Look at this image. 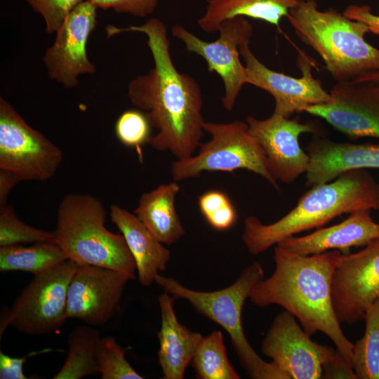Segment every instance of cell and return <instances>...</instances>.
<instances>
[{"label":"cell","instance_id":"obj_1","mask_svg":"<svg viewBox=\"0 0 379 379\" xmlns=\"http://www.w3.org/2000/svg\"><path fill=\"white\" fill-rule=\"evenodd\" d=\"M136 32L145 34L154 66L148 73L137 76L128 84L131 102L144 112L157 133L147 144L154 149L169 151L176 159L192 156L204 135L203 97L199 84L191 76L180 72L170 53L166 25L152 18L140 25L118 27L109 33Z\"/></svg>","mask_w":379,"mask_h":379},{"label":"cell","instance_id":"obj_2","mask_svg":"<svg viewBox=\"0 0 379 379\" xmlns=\"http://www.w3.org/2000/svg\"><path fill=\"white\" fill-rule=\"evenodd\" d=\"M341 254L331 250L302 255L276 245L274 272L253 286L248 298L259 307L281 306L310 336L319 331L324 333L353 368L354 344L343 333L332 302L333 277Z\"/></svg>","mask_w":379,"mask_h":379},{"label":"cell","instance_id":"obj_3","mask_svg":"<svg viewBox=\"0 0 379 379\" xmlns=\"http://www.w3.org/2000/svg\"><path fill=\"white\" fill-rule=\"evenodd\" d=\"M379 209V186L365 169H354L335 180L312 187L296 206L277 221L265 225L255 216L244 222L242 240L248 252L259 255L284 239L333 218L360 210Z\"/></svg>","mask_w":379,"mask_h":379},{"label":"cell","instance_id":"obj_4","mask_svg":"<svg viewBox=\"0 0 379 379\" xmlns=\"http://www.w3.org/2000/svg\"><path fill=\"white\" fill-rule=\"evenodd\" d=\"M286 18L298 38L320 56L337 82L379 71V49L366 41V23L332 8L319 10L315 0H300Z\"/></svg>","mask_w":379,"mask_h":379},{"label":"cell","instance_id":"obj_5","mask_svg":"<svg viewBox=\"0 0 379 379\" xmlns=\"http://www.w3.org/2000/svg\"><path fill=\"white\" fill-rule=\"evenodd\" d=\"M102 203L87 194H68L57 212L55 242L78 265H91L119 271L135 279L136 265L122 234L105 227Z\"/></svg>","mask_w":379,"mask_h":379},{"label":"cell","instance_id":"obj_6","mask_svg":"<svg viewBox=\"0 0 379 379\" xmlns=\"http://www.w3.org/2000/svg\"><path fill=\"white\" fill-rule=\"evenodd\" d=\"M264 277L260 263L244 268L230 286L214 291L188 288L173 278L158 274L154 282L175 299L189 301L199 313L215 321L229 334L241 365L253 379H289L274 362H266L255 352L243 329L242 310L253 286Z\"/></svg>","mask_w":379,"mask_h":379},{"label":"cell","instance_id":"obj_7","mask_svg":"<svg viewBox=\"0 0 379 379\" xmlns=\"http://www.w3.org/2000/svg\"><path fill=\"white\" fill-rule=\"evenodd\" d=\"M203 128L211 135L210 140L200 144L196 155L176 159L172 163L171 175L174 181L198 178L205 171L232 172L246 169L262 176L277 190L279 189L277 181L267 168L265 153L246 121H204Z\"/></svg>","mask_w":379,"mask_h":379},{"label":"cell","instance_id":"obj_8","mask_svg":"<svg viewBox=\"0 0 379 379\" xmlns=\"http://www.w3.org/2000/svg\"><path fill=\"white\" fill-rule=\"evenodd\" d=\"M79 265L67 260L34 276L1 319V336L8 326L27 334L41 335L59 331L67 319V300Z\"/></svg>","mask_w":379,"mask_h":379},{"label":"cell","instance_id":"obj_9","mask_svg":"<svg viewBox=\"0 0 379 379\" xmlns=\"http://www.w3.org/2000/svg\"><path fill=\"white\" fill-rule=\"evenodd\" d=\"M62 157L58 146L0 98V169L15 173L22 181H46L55 175Z\"/></svg>","mask_w":379,"mask_h":379},{"label":"cell","instance_id":"obj_10","mask_svg":"<svg viewBox=\"0 0 379 379\" xmlns=\"http://www.w3.org/2000/svg\"><path fill=\"white\" fill-rule=\"evenodd\" d=\"M219 37L214 41H204L180 24L171 28L173 36L185 45L186 49L202 57L209 72L221 78L225 88L222 104L232 111L244 86L247 84L246 68L239 58V46L250 40L253 27L244 16L228 19L220 25Z\"/></svg>","mask_w":379,"mask_h":379},{"label":"cell","instance_id":"obj_11","mask_svg":"<svg viewBox=\"0 0 379 379\" xmlns=\"http://www.w3.org/2000/svg\"><path fill=\"white\" fill-rule=\"evenodd\" d=\"M250 41H244L239 46L246 68L247 84L272 95L275 102L273 114L289 118L295 112H305L310 106L329 100L330 93L312 74L314 60L304 51H300L297 56L296 65L301 72V77L297 78L267 67L250 49Z\"/></svg>","mask_w":379,"mask_h":379},{"label":"cell","instance_id":"obj_12","mask_svg":"<svg viewBox=\"0 0 379 379\" xmlns=\"http://www.w3.org/2000/svg\"><path fill=\"white\" fill-rule=\"evenodd\" d=\"M261 352L289 379L321 378L323 366L336 353L331 347L312 340L286 310L274 317L262 341Z\"/></svg>","mask_w":379,"mask_h":379},{"label":"cell","instance_id":"obj_13","mask_svg":"<svg viewBox=\"0 0 379 379\" xmlns=\"http://www.w3.org/2000/svg\"><path fill=\"white\" fill-rule=\"evenodd\" d=\"M379 299V239L357 253L341 254L332 282V302L342 324L364 319L368 307Z\"/></svg>","mask_w":379,"mask_h":379},{"label":"cell","instance_id":"obj_14","mask_svg":"<svg viewBox=\"0 0 379 379\" xmlns=\"http://www.w3.org/2000/svg\"><path fill=\"white\" fill-rule=\"evenodd\" d=\"M329 93L328 102L310 106L305 112L351 138L379 139V82H337Z\"/></svg>","mask_w":379,"mask_h":379},{"label":"cell","instance_id":"obj_15","mask_svg":"<svg viewBox=\"0 0 379 379\" xmlns=\"http://www.w3.org/2000/svg\"><path fill=\"white\" fill-rule=\"evenodd\" d=\"M97 8L85 0L72 10L43 58L49 78L65 88L77 87L79 75L95 72L88 58L86 46L96 25Z\"/></svg>","mask_w":379,"mask_h":379},{"label":"cell","instance_id":"obj_16","mask_svg":"<svg viewBox=\"0 0 379 379\" xmlns=\"http://www.w3.org/2000/svg\"><path fill=\"white\" fill-rule=\"evenodd\" d=\"M129 280L119 271L79 265L68 289L67 319H77L94 327L105 325L113 317Z\"/></svg>","mask_w":379,"mask_h":379},{"label":"cell","instance_id":"obj_17","mask_svg":"<svg viewBox=\"0 0 379 379\" xmlns=\"http://www.w3.org/2000/svg\"><path fill=\"white\" fill-rule=\"evenodd\" d=\"M246 123L261 146L267 168L277 181L291 184L306 173L310 157L300 147L299 137L302 133H315L314 124L273 114L262 120L248 116Z\"/></svg>","mask_w":379,"mask_h":379},{"label":"cell","instance_id":"obj_18","mask_svg":"<svg viewBox=\"0 0 379 379\" xmlns=\"http://www.w3.org/2000/svg\"><path fill=\"white\" fill-rule=\"evenodd\" d=\"M371 212V210L354 211L338 224L319 228L305 236L288 237L277 245L290 253L302 255L331 250L350 253L352 247L366 246L379 239V223L373 220Z\"/></svg>","mask_w":379,"mask_h":379},{"label":"cell","instance_id":"obj_19","mask_svg":"<svg viewBox=\"0 0 379 379\" xmlns=\"http://www.w3.org/2000/svg\"><path fill=\"white\" fill-rule=\"evenodd\" d=\"M310 157L305 185L312 187L331 182L354 169H379V145L337 142L314 138L307 147Z\"/></svg>","mask_w":379,"mask_h":379},{"label":"cell","instance_id":"obj_20","mask_svg":"<svg viewBox=\"0 0 379 379\" xmlns=\"http://www.w3.org/2000/svg\"><path fill=\"white\" fill-rule=\"evenodd\" d=\"M174 300L166 292L158 297L161 318L157 333L158 359L164 379L184 378L185 370L204 337L178 321L173 309Z\"/></svg>","mask_w":379,"mask_h":379},{"label":"cell","instance_id":"obj_21","mask_svg":"<svg viewBox=\"0 0 379 379\" xmlns=\"http://www.w3.org/2000/svg\"><path fill=\"white\" fill-rule=\"evenodd\" d=\"M110 217L124 236L133 257L140 284L149 286L159 272L166 269L171 258L170 251L134 213L112 205Z\"/></svg>","mask_w":379,"mask_h":379},{"label":"cell","instance_id":"obj_22","mask_svg":"<svg viewBox=\"0 0 379 379\" xmlns=\"http://www.w3.org/2000/svg\"><path fill=\"white\" fill-rule=\"evenodd\" d=\"M179 191L180 186L175 181L160 185L142 194L134 211L159 241L167 245L176 242L185 233L175 206Z\"/></svg>","mask_w":379,"mask_h":379},{"label":"cell","instance_id":"obj_23","mask_svg":"<svg viewBox=\"0 0 379 379\" xmlns=\"http://www.w3.org/2000/svg\"><path fill=\"white\" fill-rule=\"evenodd\" d=\"M300 0H207L198 25L206 33H215L224 21L237 16L251 18L279 27L284 17Z\"/></svg>","mask_w":379,"mask_h":379},{"label":"cell","instance_id":"obj_24","mask_svg":"<svg viewBox=\"0 0 379 379\" xmlns=\"http://www.w3.org/2000/svg\"><path fill=\"white\" fill-rule=\"evenodd\" d=\"M68 260L61 248L53 241L0 246L1 272L22 271L34 276L44 273Z\"/></svg>","mask_w":379,"mask_h":379},{"label":"cell","instance_id":"obj_25","mask_svg":"<svg viewBox=\"0 0 379 379\" xmlns=\"http://www.w3.org/2000/svg\"><path fill=\"white\" fill-rule=\"evenodd\" d=\"M100 333L89 325L75 327L68 336L66 360L54 379H80L99 373L97 352Z\"/></svg>","mask_w":379,"mask_h":379},{"label":"cell","instance_id":"obj_26","mask_svg":"<svg viewBox=\"0 0 379 379\" xmlns=\"http://www.w3.org/2000/svg\"><path fill=\"white\" fill-rule=\"evenodd\" d=\"M364 320V335L353 346V370L357 379H379V299L368 307Z\"/></svg>","mask_w":379,"mask_h":379},{"label":"cell","instance_id":"obj_27","mask_svg":"<svg viewBox=\"0 0 379 379\" xmlns=\"http://www.w3.org/2000/svg\"><path fill=\"white\" fill-rule=\"evenodd\" d=\"M191 364L199 379L240 378L227 358L220 331H215L203 337Z\"/></svg>","mask_w":379,"mask_h":379},{"label":"cell","instance_id":"obj_28","mask_svg":"<svg viewBox=\"0 0 379 379\" xmlns=\"http://www.w3.org/2000/svg\"><path fill=\"white\" fill-rule=\"evenodd\" d=\"M55 242L53 232L33 227L20 220L11 205L0 211V246Z\"/></svg>","mask_w":379,"mask_h":379},{"label":"cell","instance_id":"obj_29","mask_svg":"<svg viewBox=\"0 0 379 379\" xmlns=\"http://www.w3.org/2000/svg\"><path fill=\"white\" fill-rule=\"evenodd\" d=\"M126 350L114 338H101L97 352V363L102 379L143 378L126 359Z\"/></svg>","mask_w":379,"mask_h":379},{"label":"cell","instance_id":"obj_30","mask_svg":"<svg viewBox=\"0 0 379 379\" xmlns=\"http://www.w3.org/2000/svg\"><path fill=\"white\" fill-rule=\"evenodd\" d=\"M199 211L213 229L225 231L236 222L237 212L230 197L222 191L211 190L198 197Z\"/></svg>","mask_w":379,"mask_h":379},{"label":"cell","instance_id":"obj_31","mask_svg":"<svg viewBox=\"0 0 379 379\" xmlns=\"http://www.w3.org/2000/svg\"><path fill=\"white\" fill-rule=\"evenodd\" d=\"M151 126L144 113L139 110L128 109L124 112L115 124V133L118 140L127 147H139L147 143Z\"/></svg>","mask_w":379,"mask_h":379},{"label":"cell","instance_id":"obj_32","mask_svg":"<svg viewBox=\"0 0 379 379\" xmlns=\"http://www.w3.org/2000/svg\"><path fill=\"white\" fill-rule=\"evenodd\" d=\"M44 20L46 31L55 33L66 16L85 0H24Z\"/></svg>","mask_w":379,"mask_h":379},{"label":"cell","instance_id":"obj_33","mask_svg":"<svg viewBox=\"0 0 379 379\" xmlns=\"http://www.w3.org/2000/svg\"><path fill=\"white\" fill-rule=\"evenodd\" d=\"M98 8L112 9L117 13L145 18L156 10L159 0H88Z\"/></svg>","mask_w":379,"mask_h":379},{"label":"cell","instance_id":"obj_34","mask_svg":"<svg viewBox=\"0 0 379 379\" xmlns=\"http://www.w3.org/2000/svg\"><path fill=\"white\" fill-rule=\"evenodd\" d=\"M343 14L352 20L366 23L369 32L379 36V15L374 14L370 6L351 4L345 8Z\"/></svg>","mask_w":379,"mask_h":379},{"label":"cell","instance_id":"obj_35","mask_svg":"<svg viewBox=\"0 0 379 379\" xmlns=\"http://www.w3.org/2000/svg\"><path fill=\"white\" fill-rule=\"evenodd\" d=\"M11 357L0 352V378L1 379H27L23 373V364L26 358Z\"/></svg>","mask_w":379,"mask_h":379},{"label":"cell","instance_id":"obj_36","mask_svg":"<svg viewBox=\"0 0 379 379\" xmlns=\"http://www.w3.org/2000/svg\"><path fill=\"white\" fill-rule=\"evenodd\" d=\"M322 376L325 378L357 379L353 368L337 351L334 358L323 366Z\"/></svg>","mask_w":379,"mask_h":379},{"label":"cell","instance_id":"obj_37","mask_svg":"<svg viewBox=\"0 0 379 379\" xmlns=\"http://www.w3.org/2000/svg\"><path fill=\"white\" fill-rule=\"evenodd\" d=\"M21 179L15 173L0 169V211L6 207L8 196L12 188Z\"/></svg>","mask_w":379,"mask_h":379},{"label":"cell","instance_id":"obj_38","mask_svg":"<svg viewBox=\"0 0 379 379\" xmlns=\"http://www.w3.org/2000/svg\"><path fill=\"white\" fill-rule=\"evenodd\" d=\"M353 81H377L379 82V71H374L366 73L355 79H353Z\"/></svg>","mask_w":379,"mask_h":379}]
</instances>
